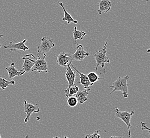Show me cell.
Segmentation results:
<instances>
[{"label": "cell", "instance_id": "5b68a950", "mask_svg": "<svg viewBox=\"0 0 150 138\" xmlns=\"http://www.w3.org/2000/svg\"><path fill=\"white\" fill-rule=\"evenodd\" d=\"M134 114V111H132L130 113L128 112L127 111L121 112L117 107L115 108V117L120 118L126 124L128 130L129 138H131V133H130V127H132L130 124V120Z\"/></svg>", "mask_w": 150, "mask_h": 138}, {"label": "cell", "instance_id": "4fadbf2b", "mask_svg": "<svg viewBox=\"0 0 150 138\" xmlns=\"http://www.w3.org/2000/svg\"><path fill=\"white\" fill-rule=\"evenodd\" d=\"M6 70L8 73L9 79H12L15 78L16 76H21L25 74L26 72L23 71L21 70L20 71H18L17 69L15 68V63H12L10 66L6 67Z\"/></svg>", "mask_w": 150, "mask_h": 138}, {"label": "cell", "instance_id": "ffe728a7", "mask_svg": "<svg viewBox=\"0 0 150 138\" xmlns=\"http://www.w3.org/2000/svg\"><path fill=\"white\" fill-rule=\"evenodd\" d=\"M87 76L90 82L93 85L96 83L98 81L101 79V78L98 77V74L95 71L90 72Z\"/></svg>", "mask_w": 150, "mask_h": 138}, {"label": "cell", "instance_id": "d6986e66", "mask_svg": "<svg viewBox=\"0 0 150 138\" xmlns=\"http://www.w3.org/2000/svg\"><path fill=\"white\" fill-rule=\"evenodd\" d=\"M65 96L67 97H69L72 96L73 95H75L79 92V88L75 85L74 86L71 87L69 89H66L65 90Z\"/></svg>", "mask_w": 150, "mask_h": 138}, {"label": "cell", "instance_id": "603a6c76", "mask_svg": "<svg viewBox=\"0 0 150 138\" xmlns=\"http://www.w3.org/2000/svg\"><path fill=\"white\" fill-rule=\"evenodd\" d=\"M141 123L142 125V130L143 131V130H147L149 133H150V129L146 126V123L145 122H142Z\"/></svg>", "mask_w": 150, "mask_h": 138}, {"label": "cell", "instance_id": "7402d4cb", "mask_svg": "<svg viewBox=\"0 0 150 138\" xmlns=\"http://www.w3.org/2000/svg\"><path fill=\"white\" fill-rule=\"evenodd\" d=\"M100 130H96L94 133L86 135L84 138H101V135L100 134Z\"/></svg>", "mask_w": 150, "mask_h": 138}, {"label": "cell", "instance_id": "83f0119b", "mask_svg": "<svg viewBox=\"0 0 150 138\" xmlns=\"http://www.w3.org/2000/svg\"><path fill=\"white\" fill-rule=\"evenodd\" d=\"M149 52H150V49H148V51H147V52H148V53H149Z\"/></svg>", "mask_w": 150, "mask_h": 138}, {"label": "cell", "instance_id": "f1b7e54d", "mask_svg": "<svg viewBox=\"0 0 150 138\" xmlns=\"http://www.w3.org/2000/svg\"><path fill=\"white\" fill-rule=\"evenodd\" d=\"M1 47V44H0V47Z\"/></svg>", "mask_w": 150, "mask_h": 138}, {"label": "cell", "instance_id": "2e32d148", "mask_svg": "<svg viewBox=\"0 0 150 138\" xmlns=\"http://www.w3.org/2000/svg\"><path fill=\"white\" fill-rule=\"evenodd\" d=\"M59 6L62 7V8L63 9L64 12V17L62 19V21H67V23L68 24H70L71 23H73L75 24H77L78 23V21L77 20H75L72 18L71 15H70L69 13H68L66 10L65 9V8L64 6V4L62 2H59Z\"/></svg>", "mask_w": 150, "mask_h": 138}, {"label": "cell", "instance_id": "9c48e42d", "mask_svg": "<svg viewBox=\"0 0 150 138\" xmlns=\"http://www.w3.org/2000/svg\"><path fill=\"white\" fill-rule=\"evenodd\" d=\"M73 60L83 62L85 58L90 56V53L84 50L82 45H78L76 47V51L74 54L71 55Z\"/></svg>", "mask_w": 150, "mask_h": 138}, {"label": "cell", "instance_id": "7c38bea8", "mask_svg": "<svg viewBox=\"0 0 150 138\" xmlns=\"http://www.w3.org/2000/svg\"><path fill=\"white\" fill-rule=\"evenodd\" d=\"M98 15H101L103 13H106L110 11L112 4L110 0H101L98 3Z\"/></svg>", "mask_w": 150, "mask_h": 138}, {"label": "cell", "instance_id": "3957f363", "mask_svg": "<svg viewBox=\"0 0 150 138\" xmlns=\"http://www.w3.org/2000/svg\"><path fill=\"white\" fill-rule=\"evenodd\" d=\"M107 44L108 42H106L103 47L98 51H96V53L94 55V58L96 62V66L94 70L95 72L97 71L98 66H101L102 68H103L105 66V63H110V60L106 55Z\"/></svg>", "mask_w": 150, "mask_h": 138}, {"label": "cell", "instance_id": "4dcf8cb0", "mask_svg": "<svg viewBox=\"0 0 150 138\" xmlns=\"http://www.w3.org/2000/svg\"></svg>", "mask_w": 150, "mask_h": 138}, {"label": "cell", "instance_id": "52a82bcc", "mask_svg": "<svg viewBox=\"0 0 150 138\" xmlns=\"http://www.w3.org/2000/svg\"><path fill=\"white\" fill-rule=\"evenodd\" d=\"M27 42V39H25L22 42H19L18 43L14 44L12 42H10L8 45L4 46V48L9 49L10 51L15 52L16 51H26L29 50L28 47L25 45V43Z\"/></svg>", "mask_w": 150, "mask_h": 138}, {"label": "cell", "instance_id": "d4e9b609", "mask_svg": "<svg viewBox=\"0 0 150 138\" xmlns=\"http://www.w3.org/2000/svg\"><path fill=\"white\" fill-rule=\"evenodd\" d=\"M60 138V137H58V136H56V137H54V138ZM68 138V137H67V136H64V138Z\"/></svg>", "mask_w": 150, "mask_h": 138}, {"label": "cell", "instance_id": "30bf717a", "mask_svg": "<svg viewBox=\"0 0 150 138\" xmlns=\"http://www.w3.org/2000/svg\"><path fill=\"white\" fill-rule=\"evenodd\" d=\"M67 71L65 76L68 82V86L67 89H69L71 87L75 86V80H76V73L70 66V64H68L67 66Z\"/></svg>", "mask_w": 150, "mask_h": 138}, {"label": "cell", "instance_id": "ba28073f", "mask_svg": "<svg viewBox=\"0 0 150 138\" xmlns=\"http://www.w3.org/2000/svg\"><path fill=\"white\" fill-rule=\"evenodd\" d=\"M57 63H58V66L62 67H67L68 64H71L73 60L70 55L64 52L60 53L59 54L57 55Z\"/></svg>", "mask_w": 150, "mask_h": 138}, {"label": "cell", "instance_id": "ac0fdd59", "mask_svg": "<svg viewBox=\"0 0 150 138\" xmlns=\"http://www.w3.org/2000/svg\"><path fill=\"white\" fill-rule=\"evenodd\" d=\"M15 81L13 79L11 81H8L5 78L0 77V88L2 90L6 89L10 85H15Z\"/></svg>", "mask_w": 150, "mask_h": 138}, {"label": "cell", "instance_id": "5bb4252c", "mask_svg": "<svg viewBox=\"0 0 150 138\" xmlns=\"http://www.w3.org/2000/svg\"><path fill=\"white\" fill-rule=\"evenodd\" d=\"M90 91H91L90 88H88L82 91H79L75 95V97L77 99V101L79 103L83 104L87 101V96L89 94Z\"/></svg>", "mask_w": 150, "mask_h": 138}, {"label": "cell", "instance_id": "44dd1931", "mask_svg": "<svg viewBox=\"0 0 150 138\" xmlns=\"http://www.w3.org/2000/svg\"><path fill=\"white\" fill-rule=\"evenodd\" d=\"M67 103L69 106L74 107L77 105L78 101L75 97L71 96L68 97V99L67 100Z\"/></svg>", "mask_w": 150, "mask_h": 138}, {"label": "cell", "instance_id": "9a60e30c", "mask_svg": "<svg viewBox=\"0 0 150 138\" xmlns=\"http://www.w3.org/2000/svg\"><path fill=\"white\" fill-rule=\"evenodd\" d=\"M22 59L24 60V62L23 65V69L21 70L23 71H25L26 73L30 72L34 65V63L28 58L26 57L25 55L22 58Z\"/></svg>", "mask_w": 150, "mask_h": 138}, {"label": "cell", "instance_id": "e0dca14e", "mask_svg": "<svg viewBox=\"0 0 150 138\" xmlns=\"http://www.w3.org/2000/svg\"><path fill=\"white\" fill-rule=\"evenodd\" d=\"M86 34L85 32L78 30L77 29V27H75L73 31V37H74V45H76V40H83Z\"/></svg>", "mask_w": 150, "mask_h": 138}, {"label": "cell", "instance_id": "277c9868", "mask_svg": "<svg viewBox=\"0 0 150 138\" xmlns=\"http://www.w3.org/2000/svg\"><path fill=\"white\" fill-rule=\"evenodd\" d=\"M52 38L44 36L41 39V43L38 44L37 52L38 54H46L55 46Z\"/></svg>", "mask_w": 150, "mask_h": 138}, {"label": "cell", "instance_id": "cb8c5ba5", "mask_svg": "<svg viewBox=\"0 0 150 138\" xmlns=\"http://www.w3.org/2000/svg\"><path fill=\"white\" fill-rule=\"evenodd\" d=\"M110 138H123L121 136H112Z\"/></svg>", "mask_w": 150, "mask_h": 138}, {"label": "cell", "instance_id": "8fae6325", "mask_svg": "<svg viewBox=\"0 0 150 138\" xmlns=\"http://www.w3.org/2000/svg\"><path fill=\"white\" fill-rule=\"evenodd\" d=\"M70 66L72 69H74L77 72H78V74L79 75V79H80V81L79 84H81L85 89L90 88V87L93 86L92 84H91L90 82V81L88 79V77L86 75H84V73H81L78 71L77 69L74 67V66L72 65V64H70Z\"/></svg>", "mask_w": 150, "mask_h": 138}, {"label": "cell", "instance_id": "f546056e", "mask_svg": "<svg viewBox=\"0 0 150 138\" xmlns=\"http://www.w3.org/2000/svg\"><path fill=\"white\" fill-rule=\"evenodd\" d=\"M0 138H1V135H0Z\"/></svg>", "mask_w": 150, "mask_h": 138}, {"label": "cell", "instance_id": "7a4b0ae2", "mask_svg": "<svg viewBox=\"0 0 150 138\" xmlns=\"http://www.w3.org/2000/svg\"><path fill=\"white\" fill-rule=\"evenodd\" d=\"M129 75H126L124 77H119L115 81L110 85V88H113V90L110 92L112 94L116 91H119L122 93L125 98H128V87L127 84V81L129 79Z\"/></svg>", "mask_w": 150, "mask_h": 138}, {"label": "cell", "instance_id": "4316f807", "mask_svg": "<svg viewBox=\"0 0 150 138\" xmlns=\"http://www.w3.org/2000/svg\"><path fill=\"white\" fill-rule=\"evenodd\" d=\"M3 34H1V35H0V38H1V37H3Z\"/></svg>", "mask_w": 150, "mask_h": 138}, {"label": "cell", "instance_id": "484cf974", "mask_svg": "<svg viewBox=\"0 0 150 138\" xmlns=\"http://www.w3.org/2000/svg\"><path fill=\"white\" fill-rule=\"evenodd\" d=\"M25 138H29V136L28 135H26Z\"/></svg>", "mask_w": 150, "mask_h": 138}, {"label": "cell", "instance_id": "8992f818", "mask_svg": "<svg viewBox=\"0 0 150 138\" xmlns=\"http://www.w3.org/2000/svg\"><path fill=\"white\" fill-rule=\"evenodd\" d=\"M24 111L26 114V117L24 120L25 123H27L29 120L30 116L33 113H36L40 112V105L38 104H32L28 103L27 101H23Z\"/></svg>", "mask_w": 150, "mask_h": 138}, {"label": "cell", "instance_id": "6da1fadb", "mask_svg": "<svg viewBox=\"0 0 150 138\" xmlns=\"http://www.w3.org/2000/svg\"><path fill=\"white\" fill-rule=\"evenodd\" d=\"M25 56L34 63V65L31 70L32 72L37 71L40 73L42 71H44L47 73L48 67L47 64L45 60L46 54H38L36 58H35V56L32 54H26Z\"/></svg>", "mask_w": 150, "mask_h": 138}]
</instances>
